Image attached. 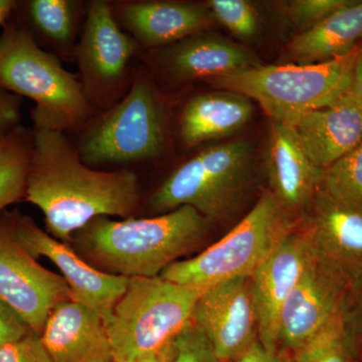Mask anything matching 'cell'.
Here are the masks:
<instances>
[{
	"mask_svg": "<svg viewBox=\"0 0 362 362\" xmlns=\"http://www.w3.org/2000/svg\"><path fill=\"white\" fill-rule=\"evenodd\" d=\"M26 202L39 207L47 233L70 245L74 235L99 216L133 218L140 185L133 171L87 165L63 131L35 128Z\"/></svg>",
	"mask_w": 362,
	"mask_h": 362,
	"instance_id": "6da1fadb",
	"label": "cell"
},
{
	"mask_svg": "<svg viewBox=\"0 0 362 362\" xmlns=\"http://www.w3.org/2000/svg\"><path fill=\"white\" fill-rule=\"evenodd\" d=\"M209 221L183 206L147 218L99 216L74 235L75 251L98 270L126 278L158 277L206 239Z\"/></svg>",
	"mask_w": 362,
	"mask_h": 362,
	"instance_id": "7a4b0ae2",
	"label": "cell"
},
{
	"mask_svg": "<svg viewBox=\"0 0 362 362\" xmlns=\"http://www.w3.org/2000/svg\"><path fill=\"white\" fill-rule=\"evenodd\" d=\"M0 89L35 101V128L64 132L86 125L95 115L82 82L13 25L0 35Z\"/></svg>",
	"mask_w": 362,
	"mask_h": 362,
	"instance_id": "3957f363",
	"label": "cell"
},
{
	"mask_svg": "<svg viewBox=\"0 0 362 362\" xmlns=\"http://www.w3.org/2000/svg\"><path fill=\"white\" fill-rule=\"evenodd\" d=\"M361 44L349 54L324 63L262 65L206 82L258 102L273 122L290 125L304 114L331 106L349 94Z\"/></svg>",
	"mask_w": 362,
	"mask_h": 362,
	"instance_id": "277c9868",
	"label": "cell"
},
{
	"mask_svg": "<svg viewBox=\"0 0 362 362\" xmlns=\"http://www.w3.org/2000/svg\"><path fill=\"white\" fill-rule=\"evenodd\" d=\"M299 223L270 190H263L252 211L228 235L197 256L175 262L159 277L201 292L233 279L252 277Z\"/></svg>",
	"mask_w": 362,
	"mask_h": 362,
	"instance_id": "5b68a950",
	"label": "cell"
},
{
	"mask_svg": "<svg viewBox=\"0 0 362 362\" xmlns=\"http://www.w3.org/2000/svg\"><path fill=\"white\" fill-rule=\"evenodd\" d=\"M254 142L214 145L175 169L150 199L156 213L194 207L209 221L221 220L239 209L252 187Z\"/></svg>",
	"mask_w": 362,
	"mask_h": 362,
	"instance_id": "8992f818",
	"label": "cell"
},
{
	"mask_svg": "<svg viewBox=\"0 0 362 362\" xmlns=\"http://www.w3.org/2000/svg\"><path fill=\"white\" fill-rule=\"evenodd\" d=\"M202 292L161 277L129 278L106 322L115 362L156 354L192 320Z\"/></svg>",
	"mask_w": 362,
	"mask_h": 362,
	"instance_id": "52a82bcc",
	"label": "cell"
},
{
	"mask_svg": "<svg viewBox=\"0 0 362 362\" xmlns=\"http://www.w3.org/2000/svg\"><path fill=\"white\" fill-rule=\"evenodd\" d=\"M166 120L163 99L151 78L140 71L122 101L86 131L78 154L90 168L157 158L165 145Z\"/></svg>",
	"mask_w": 362,
	"mask_h": 362,
	"instance_id": "ba28073f",
	"label": "cell"
},
{
	"mask_svg": "<svg viewBox=\"0 0 362 362\" xmlns=\"http://www.w3.org/2000/svg\"><path fill=\"white\" fill-rule=\"evenodd\" d=\"M350 283L346 276L316 256L283 305L278 351L283 349L292 356L339 321Z\"/></svg>",
	"mask_w": 362,
	"mask_h": 362,
	"instance_id": "9c48e42d",
	"label": "cell"
},
{
	"mask_svg": "<svg viewBox=\"0 0 362 362\" xmlns=\"http://www.w3.org/2000/svg\"><path fill=\"white\" fill-rule=\"evenodd\" d=\"M71 299L61 275L47 270L0 226V300L33 331L40 333L59 302Z\"/></svg>",
	"mask_w": 362,
	"mask_h": 362,
	"instance_id": "30bf717a",
	"label": "cell"
},
{
	"mask_svg": "<svg viewBox=\"0 0 362 362\" xmlns=\"http://www.w3.org/2000/svg\"><path fill=\"white\" fill-rule=\"evenodd\" d=\"M6 225L16 242L33 258L49 259L61 271L71 299L92 307L107 322L114 306L127 288L129 278L98 270L75 250L42 230L28 216H14Z\"/></svg>",
	"mask_w": 362,
	"mask_h": 362,
	"instance_id": "8fae6325",
	"label": "cell"
},
{
	"mask_svg": "<svg viewBox=\"0 0 362 362\" xmlns=\"http://www.w3.org/2000/svg\"><path fill=\"white\" fill-rule=\"evenodd\" d=\"M192 321L204 333L216 356L232 362L258 340V313L251 277L226 281L202 293Z\"/></svg>",
	"mask_w": 362,
	"mask_h": 362,
	"instance_id": "7c38bea8",
	"label": "cell"
},
{
	"mask_svg": "<svg viewBox=\"0 0 362 362\" xmlns=\"http://www.w3.org/2000/svg\"><path fill=\"white\" fill-rule=\"evenodd\" d=\"M135 52V40L121 30L110 4L90 2L77 57L82 84L92 103L111 96L122 84Z\"/></svg>",
	"mask_w": 362,
	"mask_h": 362,
	"instance_id": "4fadbf2b",
	"label": "cell"
},
{
	"mask_svg": "<svg viewBox=\"0 0 362 362\" xmlns=\"http://www.w3.org/2000/svg\"><path fill=\"white\" fill-rule=\"evenodd\" d=\"M315 258L299 223L252 274L258 340L268 351L279 352L278 323L283 305Z\"/></svg>",
	"mask_w": 362,
	"mask_h": 362,
	"instance_id": "5bb4252c",
	"label": "cell"
},
{
	"mask_svg": "<svg viewBox=\"0 0 362 362\" xmlns=\"http://www.w3.org/2000/svg\"><path fill=\"white\" fill-rule=\"evenodd\" d=\"M317 258L350 281L362 273V211L340 204L319 187L300 220Z\"/></svg>",
	"mask_w": 362,
	"mask_h": 362,
	"instance_id": "9a60e30c",
	"label": "cell"
},
{
	"mask_svg": "<svg viewBox=\"0 0 362 362\" xmlns=\"http://www.w3.org/2000/svg\"><path fill=\"white\" fill-rule=\"evenodd\" d=\"M40 337L52 362H115L103 317L76 300L52 309Z\"/></svg>",
	"mask_w": 362,
	"mask_h": 362,
	"instance_id": "2e32d148",
	"label": "cell"
},
{
	"mask_svg": "<svg viewBox=\"0 0 362 362\" xmlns=\"http://www.w3.org/2000/svg\"><path fill=\"white\" fill-rule=\"evenodd\" d=\"M266 170L272 194L290 216L301 220L320 187L322 169L312 163L290 126L272 123Z\"/></svg>",
	"mask_w": 362,
	"mask_h": 362,
	"instance_id": "e0dca14e",
	"label": "cell"
},
{
	"mask_svg": "<svg viewBox=\"0 0 362 362\" xmlns=\"http://www.w3.org/2000/svg\"><path fill=\"white\" fill-rule=\"evenodd\" d=\"M159 63L180 82L209 80L262 66L254 52L218 33L204 32L159 51Z\"/></svg>",
	"mask_w": 362,
	"mask_h": 362,
	"instance_id": "ac0fdd59",
	"label": "cell"
},
{
	"mask_svg": "<svg viewBox=\"0 0 362 362\" xmlns=\"http://www.w3.org/2000/svg\"><path fill=\"white\" fill-rule=\"evenodd\" d=\"M312 163L327 168L362 143V108L351 95L290 124Z\"/></svg>",
	"mask_w": 362,
	"mask_h": 362,
	"instance_id": "d6986e66",
	"label": "cell"
},
{
	"mask_svg": "<svg viewBox=\"0 0 362 362\" xmlns=\"http://www.w3.org/2000/svg\"><path fill=\"white\" fill-rule=\"evenodd\" d=\"M119 16L134 40L147 47L175 44L209 30L214 20L206 4L137 1L123 4Z\"/></svg>",
	"mask_w": 362,
	"mask_h": 362,
	"instance_id": "ffe728a7",
	"label": "cell"
},
{
	"mask_svg": "<svg viewBox=\"0 0 362 362\" xmlns=\"http://www.w3.org/2000/svg\"><path fill=\"white\" fill-rule=\"evenodd\" d=\"M254 113L251 99L218 90L192 97L181 112V141L194 147L214 139L228 137L242 129Z\"/></svg>",
	"mask_w": 362,
	"mask_h": 362,
	"instance_id": "44dd1931",
	"label": "cell"
},
{
	"mask_svg": "<svg viewBox=\"0 0 362 362\" xmlns=\"http://www.w3.org/2000/svg\"><path fill=\"white\" fill-rule=\"evenodd\" d=\"M361 42L362 1H356L300 33L288 45L286 54L295 65L324 63L349 54Z\"/></svg>",
	"mask_w": 362,
	"mask_h": 362,
	"instance_id": "7402d4cb",
	"label": "cell"
},
{
	"mask_svg": "<svg viewBox=\"0 0 362 362\" xmlns=\"http://www.w3.org/2000/svg\"><path fill=\"white\" fill-rule=\"evenodd\" d=\"M33 148V135L23 128L0 140V211L25 199Z\"/></svg>",
	"mask_w": 362,
	"mask_h": 362,
	"instance_id": "603a6c76",
	"label": "cell"
},
{
	"mask_svg": "<svg viewBox=\"0 0 362 362\" xmlns=\"http://www.w3.org/2000/svg\"><path fill=\"white\" fill-rule=\"evenodd\" d=\"M319 187L340 204L362 211V143L322 169Z\"/></svg>",
	"mask_w": 362,
	"mask_h": 362,
	"instance_id": "cb8c5ba5",
	"label": "cell"
},
{
	"mask_svg": "<svg viewBox=\"0 0 362 362\" xmlns=\"http://www.w3.org/2000/svg\"><path fill=\"white\" fill-rule=\"evenodd\" d=\"M28 13L33 25L56 44H71L76 30V2L70 0H33Z\"/></svg>",
	"mask_w": 362,
	"mask_h": 362,
	"instance_id": "d4e9b609",
	"label": "cell"
},
{
	"mask_svg": "<svg viewBox=\"0 0 362 362\" xmlns=\"http://www.w3.org/2000/svg\"><path fill=\"white\" fill-rule=\"evenodd\" d=\"M289 358L291 362H361L343 317Z\"/></svg>",
	"mask_w": 362,
	"mask_h": 362,
	"instance_id": "484cf974",
	"label": "cell"
},
{
	"mask_svg": "<svg viewBox=\"0 0 362 362\" xmlns=\"http://www.w3.org/2000/svg\"><path fill=\"white\" fill-rule=\"evenodd\" d=\"M206 6L214 21L225 26L240 40L251 42L261 32V18L251 2L246 0H209Z\"/></svg>",
	"mask_w": 362,
	"mask_h": 362,
	"instance_id": "4316f807",
	"label": "cell"
},
{
	"mask_svg": "<svg viewBox=\"0 0 362 362\" xmlns=\"http://www.w3.org/2000/svg\"><path fill=\"white\" fill-rule=\"evenodd\" d=\"M168 362H223L204 333L192 320L171 341Z\"/></svg>",
	"mask_w": 362,
	"mask_h": 362,
	"instance_id": "83f0119b",
	"label": "cell"
},
{
	"mask_svg": "<svg viewBox=\"0 0 362 362\" xmlns=\"http://www.w3.org/2000/svg\"><path fill=\"white\" fill-rule=\"evenodd\" d=\"M354 2L356 0H293L286 4V13L293 25L303 33Z\"/></svg>",
	"mask_w": 362,
	"mask_h": 362,
	"instance_id": "f1b7e54d",
	"label": "cell"
},
{
	"mask_svg": "<svg viewBox=\"0 0 362 362\" xmlns=\"http://www.w3.org/2000/svg\"><path fill=\"white\" fill-rule=\"evenodd\" d=\"M343 323L356 347L359 361L362 362V273L350 283Z\"/></svg>",
	"mask_w": 362,
	"mask_h": 362,
	"instance_id": "f546056e",
	"label": "cell"
},
{
	"mask_svg": "<svg viewBox=\"0 0 362 362\" xmlns=\"http://www.w3.org/2000/svg\"><path fill=\"white\" fill-rule=\"evenodd\" d=\"M0 362H52L39 333L30 331L18 341L0 349Z\"/></svg>",
	"mask_w": 362,
	"mask_h": 362,
	"instance_id": "4dcf8cb0",
	"label": "cell"
},
{
	"mask_svg": "<svg viewBox=\"0 0 362 362\" xmlns=\"http://www.w3.org/2000/svg\"><path fill=\"white\" fill-rule=\"evenodd\" d=\"M33 331L14 313L6 304L0 300V349L18 341Z\"/></svg>",
	"mask_w": 362,
	"mask_h": 362,
	"instance_id": "1f68e13d",
	"label": "cell"
},
{
	"mask_svg": "<svg viewBox=\"0 0 362 362\" xmlns=\"http://www.w3.org/2000/svg\"><path fill=\"white\" fill-rule=\"evenodd\" d=\"M20 107V98L0 89V140L18 128Z\"/></svg>",
	"mask_w": 362,
	"mask_h": 362,
	"instance_id": "d6a6232c",
	"label": "cell"
},
{
	"mask_svg": "<svg viewBox=\"0 0 362 362\" xmlns=\"http://www.w3.org/2000/svg\"><path fill=\"white\" fill-rule=\"evenodd\" d=\"M232 362H291L288 356L280 352H271L264 349L257 340L245 354Z\"/></svg>",
	"mask_w": 362,
	"mask_h": 362,
	"instance_id": "836d02e7",
	"label": "cell"
},
{
	"mask_svg": "<svg viewBox=\"0 0 362 362\" xmlns=\"http://www.w3.org/2000/svg\"><path fill=\"white\" fill-rule=\"evenodd\" d=\"M349 94L362 108V44L354 62Z\"/></svg>",
	"mask_w": 362,
	"mask_h": 362,
	"instance_id": "e575fe53",
	"label": "cell"
},
{
	"mask_svg": "<svg viewBox=\"0 0 362 362\" xmlns=\"http://www.w3.org/2000/svg\"><path fill=\"white\" fill-rule=\"evenodd\" d=\"M171 356V342L156 354L142 357L136 362H168Z\"/></svg>",
	"mask_w": 362,
	"mask_h": 362,
	"instance_id": "d590c367",
	"label": "cell"
},
{
	"mask_svg": "<svg viewBox=\"0 0 362 362\" xmlns=\"http://www.w3.org/2000/svg\"><path fill=\"white\" fill-rule=\"evenodd\" d=\"M16 7V2L11 0H0V25H4Z\"/></svg>",
	"mask_w": 362,
	"mask_h": 362,
	"instance_id": "8d00e7d4",
	"label": "cell"
}]
</instances>
